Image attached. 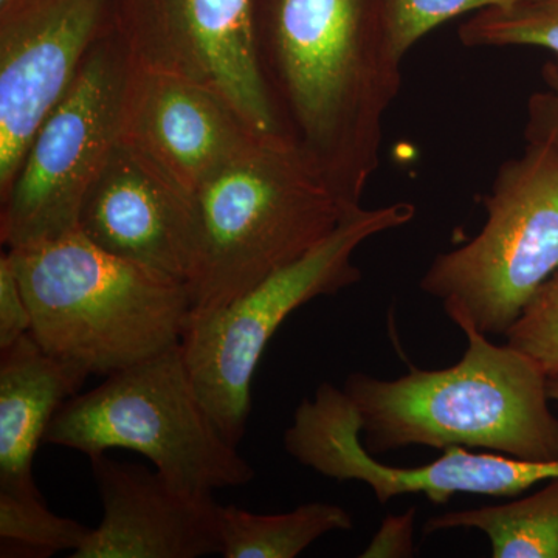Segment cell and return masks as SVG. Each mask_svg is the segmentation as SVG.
Here are the masks:
<instances>
[{
	"label": "cell",
	"instance_id": "obj_8",
	"mask_svg": "<svg viewBox=\"0 0 558 558\" xmlns=\"http://www.w3.org/2000/svg\"><path fill=\"white\" fill-rule=\"evenodd\" d=\"M132 72L130 50L112 28L92 47L0 193L7 250L76 230L84 196L119 143Z\"/></svg>",
	"mask_w": 558,
	"mask_h": 558
},
{
	"label": "cell",
	"instance_id": "obj_9",
	"mask_svg": "<svg viewBox=\"0 0 558 558\" xmlns=\"http://www.w3.org/2000/svg\"><path fill=\"white\" fill-rule=\"evenodd\" d=\"M284 447L326 478L366 484L379 505L417 494L436 506L459 494L515 498L558 476V459L524 461L464 447H449L436 461L416 468L384 464L363 444L362 421L347 391L329 381L296 407Z\"/></svg>",
	"mask_w": 558,
	"mask_h": 558
},
{
	"label": "cell",
	"instance_id": "obj_10",
	"mask_svg": "<svg viewBox=\"0 0 558 558\" xmlns=\"http://www.w3.org/2000/svg\"><path fill=\"white\" fill-rule=\"evenodd\" d=\"M140 69L207 87L260 135H281L256 54L253 0H112Z\"/></svg>",
	"mask_w": 558,
	"mask_h": 558
},
{
	"label": "cell",
	"instance_id": "obj_24",
	"mask_svg": "<svg viewBox=\"0 0 558 558\" xmlns=\"http://www.w3.org/2000/svg\"><path fill=\"white\" fill-rule=\"evenodd\" d=\"M414 520L416 509L411 508L399 515H389L371 539L362 558H399L414 556Z\"/></svg>",
	"mask_w": 558,
	"mask_h": 558
},
{
	"label": "cell",
	"instance_id": "obj_21",
	"mask_svg": "<svg viewBox=\"0 0 558 558\" xmlns=\"http://www.w3.org/2000/svg\"><path fill=\"white\" fill-rule=\"evenodd\" d=\"M505 337L506 343L534 360L548 376L558 373V270L532 296Z\"/></svg>",
	"mask_w": 558,
	"mask_h": 558
},
{
	"label": "cell",
	"instance_id": "obj_2",
	"mask_svg": "<svg viewBox=\"0 0 558 558\" xmlns=\"http://www.w3.org/2000/svg\"><path fill=\"white\" fill-rule=\"evenodd\" d=\"M458 328L468 347L449 368L411 366L392 380L348 377L343 389L359 411L366 449L464 447L524 461L558 459L548 374L509 343H492L472 325Z\"/></svg>",
	"mask_w": 558,
	"mask_h": 558
},
{
	"label": "cell",
	"instance_id": "obj_3",
	"mask_svg": "<svg viewBox=\"0 0 558 558\" xmlns=\"http://www.w3.org/2000/svg\"><path fill=\"white\" fill-rule=\"evenodd\" d=\"M191 314L227 306L328 240L352 209L282 135H260L191 196ZM362 207V205H360Z\"/></svg>",
	"mask_w": 558,
	"mask_h": 558
},
{
	"label": "cell",
	"instance_id": "obj_22",
	"mask_svg": "<svg viewBox=\"0 0 558 558\" xmlns=\"http://www.w3.org/2000/svg\"><path fill=\"white\" fill-rule=\"evenodd\" d=\"M32 315L9 252L0 255V351L31 333Z\"/></svg>",
	"mask_w": 558,
	"mask_h": 558
},
{
	"label": "cell",
	"instance_id": "obj_7",
	"mask_svg": "<svg viewBox=\"0 0 558 558\" xmlns=\"http://www.w3.org/2000/svg\"><path fill=\"white\" fill-rule=\"evenodd\" d=\"M483 204V229L436 256L421 289L454 325L506 336L558 270V150L527 142L520 157L499 167Z\"/></svg>",
	"mask_w": 558,
	"mask_h": 558
},
{
	"label": "cell",
	"instance_id": "obj_17",
	"mask_svg": "<svg viewBox=\"0 0 558 558\" xmlns=\"http://www.w3.org/2000/svg\"><path fill=\"white\" fill-rule=\"evenodd\" d=\"M351 513L330 502L314 501L286 513H253L236 506L220 512V556L295 558L330 532L352 531Z\"/></svg>",
	"mask_w": 558,
	"mask_h": 558
},
{
	"label": "cell",
	"instance_id": "obj_14",
	"mask_svg": "<svg viewBox=\"0 0 558 558\" xmlns=\"http://www.w3.org/2000/svg\"><path fill=\"white\" fill-rule=\"evenodd\" d=\"M76 230L105 252L189 282L196 240L191 196L121 140L84 196Z\"/></svg>",
	"mask_w": 558,
	"mask_h": 558
},
{
	"label": "cell",
	"instance_id": "obj_19",
	"mask_svg": "<svg viewBox=\"0 0 558 558\" xmlns=\"http://www.w3.org/2000/svg\"><path fill=\"white\" fill-rule=\"evenodd\" d=\"M92 529L64 519L47 508L40 494L17 495L0 490V538L40 553H76Z\"/></svg>",
	"mask_w": 558,
	"mask_h": 558
},
{
	"label": "cell",
	"instance_id": "obj_23",
	"mask_svg": "<svg viewBox=\"0 0 558 558\" xmlns=\"http://www.w3.org/2000/svg\"><path fill=\"white\" fill-rule=\"evenodd\" d=\"M542 76L546 90L529 98L524 135L527 142L545 143L558 150V61L546 62Z\"/></svg>",
	"mask_w": 558,
	"mask_h": 558
},
{
	"label": "cell",
	"instance_id": "obj_13",
	"mask_svg": "<svg viewBox=\"0 0 558 558\" xmlns=\"http://www.w3.org/2000/svg\"><path fill=\"white\" fill-rule=\"evenodd\" d=\"M102 517L70 558H201L222 549L213 494L186 490L157 470L90 458Z\"/></svg>",
	"mask_w": 558,
	"mask_h": 558
},
{
	"label": "cell",
	"instance_id": "obj_25",
	"mask_svg": "<svg viewBox=\"0 0 558 558\" xmlns=\"http://www.w3.org/2000/svg\"><path fill=\"white\" fill-rule=\"evenodd\" d=\"M548 392L550 400L558 403V373L548 376Z\"/></svg>",
	"mask_w": 558,
	"mask_h": 558
},
{
	"label": "cell",
	"instance_id": "obj_15",
	"mask_svg": "<svg viewBox=\"0 0 558 558\" xmlns=\"http://www.w3.org/2000/svg\"><path fill=\"white\" fill-rule=\"evenodd\" d=\"M90 376L46 351L32 333L0 351V490L39 494L33 461L61 407Z\"/></svg>",
	"mask_w": 558,
	"mask_h": 558
},
{
	"label": "cell",
	"instance_id": "obj_11",
	"mask_svg": "<svg viewBox=\"0 0 558 558\" xmlns=\"http://www.w3.org/2000/svg\"><path fill=\"white\" fill-rule=\"evenodd\" d=\"M112 28V0L0 5V193L92 47Z\"/></svg>",
	"mask_w": 558,
	"mask_h": 558
},
{
	"label": "cell",
	"instance_id": "obj_4",
	"mask_svg": "<svg viewBox=\"0 0 558 558\" xmlns=\"http://www.w3.org/2000/svg\"><path fill=\"white\" fill-rule=\"evenodd\" d=\"M7 252L33 339L50 354L109 376L182 341L185 281L105 252L78 230Z\"/></svg>",
	"mask_w": 558,
	"mask_h": 558
},
{
	"label": "cell",
	"instance_id": "obj_6",
	"mask_svg": "<svg viewBox=\"0 0 558 558\" xmlns=\"http://www.w3.org/2000/svg\"><path fill=\"white\" fill-rule=\"evenodd\" d=\"M416 208L407 202L359 207L332 234L292 266L264 279L227 306L191 314L182 348L202 402L222 435L240 446L252 410V381L279 326L299 307L357 284L352 263L371 238L410 223Z\"/></svg>",
	"mask_w": 558,
	"mask_h": 558
},
{
	"label": "cell",
	"instance_id": "obj_1",
	"mask_svg": "<svg viewBox=\"0 0 558 558\" xmlns=\"http://www.w3.org/2000/svg\"><path fill=\"white\" fill-rule=\"evenodd\" d=\"M253 27L279 132L360 207L402 83L379 0H253Z\"/></svg>",
	"mask_w": 558,
	"mask_h": 558
},
{
	"label": "cell",
	"instance_id": "obj_12",
	"mask_svg": "<svg viewBox=\"0 0 558 558\" xmlns=\"http://www.w3.org/2000/svg\"><path fill=\"white\" fill-rule=\"evenodd\" d=\"M259 137L215 92L134 64L120 140L183 193L193 196Z\"/></svg>",
	"mask_w": 558,
	"mask_h": 558
},
{
	"label": "cell",
	"instance_id": "obj_20",
	"mask_svg": "<svg viewBox=\"0 0 558 558\" xmlns=\"http://www.w3.org/2000/svg\"><path fill=\"white\" fill-rule=\"evenodd\" d=\"M520 0H379L381 22L396 57L403 61L414 44L454 17Z\"/></svg>",
	"mask_w": 558,
	"mask_h": 558
},
{
	"label": "cell",
	"instance_id": "obj_5",
	"mask_svg": "<svg viewBox=\"0 0 558 558\" xmlns=\"http://www.w3.org/2000/svg\"><path fill=\"white\" fill-rule=\"evenodd\" d=\"M106 377L61 407L44 444L89 459L112 449L135 451L165 478L197 494L255 478L202 402L182 343Z\"/></svg>",
	"mask_w": 558,
	"mask_h": 558
},
{
	"label": "cell",
	"instance_id": "obj_18",
	"mask_svg": "<svg viewBox=\"0 0 558 558\" xmlns=\"http://www.w3.org/2000/svg\"><path fill=\"white\" fill-rule=\"evenodd\" d=\"M465 47H542L558 57V0H520L470 14L459 28Z\"/></svg>",
	"mask_w": 558,
	"mask_h": 558
},
{
	"label": "cell",
	"instance_id": "obj_16",
	"mask_svg": "<svg viewBox=\"0 0 558 558\" xmlns=\"http://www.w3.org/2000/svg\"><path fill=\"white\" fill-rule=\"evenodd\" d=\"M450 529L483 532L494 558H558V476L526 497L440 513L425 523L427 534Z\"/></svg>",
	"mask_w": 558,
	"mask_h": 558
},
{
	"label": "cell",
	"instance_id": "obj_26",
	"mask_svg": "<svg viewBox=\"0 0 558 558\" xmlns=\"http://www.w3.org/2000/svg\"><path fill=\"white\" fill-rule=\"evenodd\" d=\"M5 2H9V0H0V5H3Z\"/></svg>",
	"mask_w": 558,
	"mask_h": 558
}]
</instances>
